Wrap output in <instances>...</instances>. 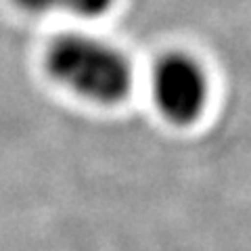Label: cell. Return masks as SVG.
Instances as JSON below:
<instances>
[{
	"instance_id": "obj_1",
	"label": "cell",
	"mask_w": 251,
	"mask_h": 251,
	"mask_svg": "<svg viewBox=\"0 0 251 251\" xmlns=\"http://www.w3.org/2000/svg\"><path fill=\"white\" fill-rule=\"evenodd\" d=\"M44 72L88 103L113 107L132 90V63L117 46L80 31L54 36L44 50Z\"/></svg>"
},
{
	"instance_id": "obj_2",
	"label": "cell",
	"mask_w": 251,
	"mask_h": 251,
	"mask_svg": "<svg viewBox=\"0 0 251 251\" xmlns=\"http://www.w3.org/2000/svg\"><path fill=\"white\" fill-rule=\"evenodd\" d=\"M153 100L163 120L191 126L203 115L209 100V77L188 52H166L153 69Z\"/></svg>"
},
{
	"instance_id": "obj_3",
	"label": "cell",
	"mask_w": 251,
	"mask_h": 251,
	"mask_svg": "<svg viewBox=\"0 0 251 251\" xmlns=\"http://www.w3.org/2000/svg\"><path fill=\"white\" fill-rule=\"evenodd\" d=\"M21 11L27 13H49V11H67L77 17L97 19L111 11L115 0H13Z\"/></svg>"
}]
</instances>
